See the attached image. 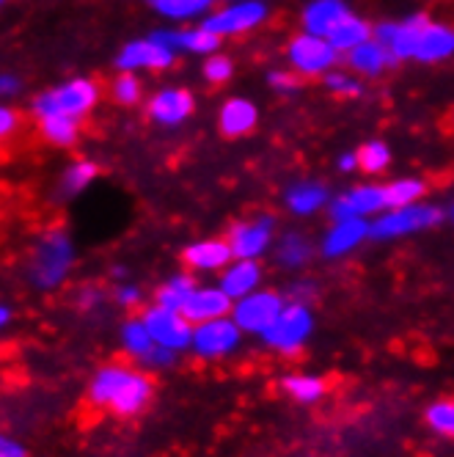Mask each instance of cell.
Wrapping results in <instances>:
<instances>
[{
  "label": "cell",
  "instance_id": "obj_1",
  "mask_svg": "<svg viewBox=\"0 0 454 457\" xmlns=\"http://www.w3.org/2000/svg\"><path fill=\"white\" fill-rule=\"evenodd\" d=\"M152 378L127 364H108L96 370L88 383V403L94 408L111 411L113 416H136L152 403Z\"/></svg>",
  "mask_w": 454,
  "mask_h": 457
},
{
  "label": "cell",
  "instance_id": "obj_2",
  "mask_svg": "<svg viewBox=\"0 0 454 457\" xmlns=\"http://www.w3.org/2000/svg\"><path fill=\"white\" fill-rule=\"evenodd\" d=\"M75 268V243L63 226H50L28 251L25 276L42 292L58 289Z\"/></svg>",
  "mask_w": 454,
  "mask_h": 457
},
{
  "label": "cell",
  "instance_id": "obj_3",
  "mask_svg": "<svg viewBox=\"0 0 454 457\" xmlns=\"http://www.w3.org/2000/svg\"><path fill=\"white\" fill-rule=\"evenodd\" d=\"M103 100V86L96 78H86V75H75L61 80L45 91H39L34 100H30V113L34 119L42 116H67L75 121L88 119L96 105Z\"/></svg>",
  "mask_w": 454,
  "mask_h": 457
},
{
  "label": "cell",
  "instance_id": "obj_4",
  "mask_svg": "<svg viewBox=\"0 0 454 457\" xmlns=\"http://www.w3.org/2000/svg\"><path fill=\"white\" fill-rule=\"evenodd\" d=\"M314 334V314L309 303H295V301H286L284 312L278 314V320L270 325V331L262 337V342L276 350L278 355H298L309 337Z\"/></svg>",
  "mask_w": 454,
  "mask_h": 457
},
{
  "label": "cell",
  "instance_id": "obj_5",
  "mask_svg": "<svg viewBox=\"0 0 454 457\" xmlns=\"http://www.w3.org/2000/svg\"><path fill=\"white\" fill-rule=\"evenodd\" d=\"M286 58H289V67L295 75L319 78V75L334 72L339 50L326 37L306 34V30H303V34L292 37V42L286 47Z\"/></svg>",
  "mask_w": 454,
  "mask_h": 457
},
{
  "label": "cell",
  "instance_id": "obj_6",
  "mask_svg": "<svg viewBox=\"0 0 454 457\" xmlns=\"http://www.w3.org/2000/svg\"><path fill=\"white\" fill-rule=\"evenodd\" d=\"M240 342H243V328L235 322V317H220V320L193 325L190 350L202 361H223V358L237 353Z\"/></svg>",
  "mask_w": 454,
  "mask_h": 457
},
{
  "label": "cell",
  "instance_id": "obj_7",
  "mask_svg": "<svg viewBox=\"0 0 454 457\" xmlns=\"http://www.w3.org/2000/svg\"><path fill=\"white\" fill-rule=\"evenodd\" d=\"M443 212L438 207L430 204H410V207H400V210H385L372 220V235L375 240H394V237H405V235H416L425 232V228L441 223Z\"/></svg>",
  "mask_w": 454,
  "mask_h": 457
},
{
  "label": "cell",
  "instance_id": "obj_8",
  "mask_svg": "<svg viewBox=\"0 0 454 457\" xmlns=\"http://www.w3.org/2000/svg\"><path fill=\"white\" fill-rule=\"evenodd\" d=\"M286 298L276 289H256L251 295L235 301L232 317L243 328V334H256L265 337L270 331V325L278 320V314L284 312Z\"/></svg>",
  "mask_w": 454,
  "mask_h": 457
},
{
  "label": "cell",
  "instance_id": "obj_9",
  "mask_svg": "<svg viewBox=\"0 0 454 457\" xmlns=\"http://www.w3.org/2000/svg\"><path fill=\"white\" fill-rule=\"evenodd\" d=\"M268 20V4L265 0H237V4H229L218 12H210L204 17V28L212 30L215 37H240L248 34V30L259 28Z\"/></svg>",
  "mask_w": 454,
  "mask_h": 457
},
{
  "label": "cell",
  "instance_id": "obj_10",
  "mask_svg": "<svg viewBox=\"0 0 454 457\" xmlns=\"http://www.w3.org/2000/svg\"><path fill=\"white\" fill-rule=\"evenodd\" d=\"M177 53L160 42L154 34L146 39H133L127 42L119 53H116V70L119 72H163L174 63Z\"/></svg>",
  "mask_w": 454,
  "mask_h": 457
},
{
  "label": "cell",
  "instance_id": "obj_11",
  "mask_svg": "<svg viewBox=\"0 0 454 457\" xmlns=\"http://www.w3.org/2000/svg\"><path fill=\"white\" fill-rule=\"evenodd\" d=\"M144 325L149 328L152 339L166 347L171 353H182V350H190V342H193V322L182 314V312H174V309H163V306H149L144 312Z\"/></svg>",
  "mask_w": 454,
  "mask_h": 457
},
{
  "label": "cell",
  "instance_id": "obj_12",
  "mask_svg": "<svg viewBox=\"0 0 454 457\" xmlns=\"http://www.w3.org/2000/svg\"><path fill=\"white\" fill-rule=\"evenodd\" d=\"M121 347H124V353L129 358H133V361H138L144 367H157L160 370V367H171L177 361V353L160 347L152 339V334H149V328L144 325L141 317L138 320L133 317V320H127L121 325Z\"/></svg>",
  "mask_w": 454,
  "mask_h": 457
},
{
  "label": "cell",
  "instance_id": "obj_13",
  "mask_svg": "<svg viewBox=\"0 0 454 457\" xmlns=\"http://www.w3.org/2000/svg\"><path fill=\"white\" fill-rule=\"evenodd\" d=\"M196 111V96L182 86H166L146 100V116L160 127H179Z\"/></svg>",
  "mask_w": 454,
  "mask_h": 457
},
{
  "label": "cell",
  "instance_id": "obj_14",
  "mask_svg": "<svg viewBox=\"0 0 454 457\" xmlns=\"http://www.w3.org/2000/svg\"><path fill=\"white\" fill-rule=\"evenodd\" d=\"M273 235H276V223L270 215H259V218H248L240 220L229 228V245L235 259H259L270 245H273Z\"/></svg>",
  "mask_w": 454,
  "mask_h": 457
},
{
  "label": "cell",
  "instance_id": "obj_15",
  "mask_svg": "<svg viewBox=\"0 0 454 457\" xmlns=\"http://www.w3.org/2000/svg\"><path fill=\"white\" fill-rule=\"evenodd\" d=\"M331 218L347 220V218H369L385 212V193L383 185H355L344 190L339 199L331 202Z\"/></svg>",
  "mask_w": 454,
  "mask_h": 457
},
{
  "label": "cell",
  "instance_id": "obj_16",
  "mask_svg": "<svg viewBox=\"0 0 454 457\" xmlns=\"http://www.w3.org/2000/svg\"><path fill=\"white\" fill-rule=\"evenodd\" d=\"M232 259L235 253H232L229 240H220V237L190 243L182 251V262L190 273H220L226 265H232Z\"/></svg>",
  "mask_w": 454,
  "mask_h": 457
},
{
  "label": "cell",
  "instance_id": "obj_17",
  "mask_svg": "<svg viewBox=\"0 0 454 457\" xmlns=\"http://www.w3.org/2000/svg\"><path fill=\"white\" fill-rule=\"evenodd\" d=\"M235 309V301L226 295L220 287H196L193 295L187 298L182 314L193 322V325H202L210 320H220V317H229Z\"/></svg>",
  "mask_w": 454,
  "mask_h": 457
},
{
  "label": "cell",
  "instance_id": "obj_18",
  "mask_svg": "<svg viewBox=\"0 0 454 457\" xmlns=\"http://www.w3.org/2000/svg\"><path fill=\"white\" fill-rule=\"evenodd\" d=\"M218 287L232 301H240L251 292L262 289V265H259V259H232V265L220 270Z\"/></svg>",
  "mask_w": 454,
  "mask_h": 457
},
{
  "label": "cell",
  "instance_id": "obj_19",
  "mask_svg": "<svg viewBox=\"0 0 454 457\" xmlns=\"http://www.w3.org/2000/svg\"><path fill=\"white\" fill-rule=\"evenodd\" d=\"M454 53V30L449 25L433 22L430 17H425L418 28V37H416V50L413 58L416 61H425V63H438L446 61Z\"/></svg>",
  "mask_w": 454,
  "mask_h": 457
},
{
  "label": "cell",
  "instance_id": "obj_20",
  "mask_svg": "<svg viewBox=\"0 0 454 457\" xmlns=\"http://www.w3.org/2000/svg\"><path fill=\"white\" fill-rule=\"evenodd\" d=\"M369 235H372V223H367V218L334 220L326 240H322V253L328 259H339V256L359 248Z\"/></svg>",
  "mask_w": 454,
  "mask_h": 457
},
{
  "label": "cell",
  "instance_id": "obj_21",
  "mask_svg": "<svg viewBox=\"0 0 454 457\" xmlns=\"http://www.w3.org/2000/svg\"><path fill=\"white\" fill-rule=\"evenodd\" d=\"M163 45H169L174 53H193V55H212L220 47V37L204 25L199 28H174V30H157L154 34Z\"/></svg>",
  "mask_w": 454,
  "mask_h": 457
},
{
  "label": "cell",
  "instance_id": "obj_22",
  "mask_svg": "<svg viewBox=\"0 0 454 457\" xmlns=\"http://www.w3.org/2000/svg\"><path fill=\"white\" fill-rule=\"evenodd\" d=\"M425 22V17L416 14L410 20H402V22H385L377 28V42L392 53L397 61H405V58H413V50H416V37H418V28Z\"/></svg>",
  "mask_w": 454,
  "mask_h": 457
},
{
  "label": "cell",
  "instance_id": "obj_23",
  "mask_svg": "<svg viewBox=\"0 0 454 457\" xmlns=\"http://www.w3.org/2000/svg\"><path fill=\"white\" fill-rule=\"evenodd\" d=\"M96 177H100V166L88 157H78V160L67 162L55 182V199L58 202L78 199L80 193H86L96 182Z\"/></svg>",
  "mask_w": 454,
  "mask_h": 457
},
{
  "label": "cell",
  "instance_id": "obj_24",
  "mask_svg": "<svg viewBox=\"0 0 454 457\" xmlns=\"http://www.w3.org/2000/svg\"><path fill=\"white\" fill-rule=\"evenodd\" d=\"M259 121V111L251 100L235 96V100H226L218 111V127L226 138H243Z\"/></svg>",
  "mask_w": 454,
  "mask_h": 457
},
{
  "label": "cell",
  "instance_id": "obj_25",
  "mask_svg": "<svg viewBox=\"0 0 454 457\" xmlns=\"http://www.w3.org/2000/svg\"><path fill=\"white\" fill-rule=\"evenodd\" d=\"M350 9L344 0H311L303 9V30L317 37H328L342 17H347Z\"/></svg>",
  "mask_w": 454,
  "mask_h": 457
},
{
  "label": "cell",
  "instance_id": "obj_26",
  "mask_svg": "<svg viewBox=\"0 0 454 457\" xmlns=\"http://www.w3.org/2000/svg\"><path fill=\"white\" fill-rule=\"evenodd\" d=\"M397 58L388 53L377 39H369L364 45H359L355 50L347 53V63H350V70L352 72H359V75H367V78H377L383 75L388 67H392Z\"/></svg>",
  "mask_w": 454,
  "mask_h": 457
},
{
  "label": "cell",
  "instance_id": "obj_27",
  "mask_svg": "<svg viewBox=\"0 0 454 457\" xmlns=\"http://www.w3.org/2000/svg\"><path fill=\"white\" fill-rule=\"evenodd\" d=\"M281 391L298 405H317L328 395V383L326 378L311 375V372H289L281 378Z\"/></svg>",
  "mask_w": 454,
  "mask_h": 457
},
{
  "label": "cell",
  "instance_id": "obj_28",
  "mask_svg": "<svg viewBox=\"0 0 454 457\" xmlns=\"http://www.w3.org/2000/svg\"><path fill=\"white\" fill-rule=\"evenodd\" d=\"M80 124L67 116H42L37 119V133L45 144L55 149H72L80 141Z\"/></svg>",
  "mask_w": 454,
  "mask_h": 457
},
{
  "label": "cell",
  "instance_id": "obj_29",
  "mask_svg": "<svg viewBox=\"0 0 454 457\" xmlns=\"http://www.w3.org/2000/svg\"><path fill=\"white\" fill-rule=\"evenodd\" d=\"M326 39H328L339 53H350V50H355L359 45H364V42L372 39V28H369L367 20L355 17V14H347V17H342V20L336 22V28L331 30V34H328Z\"/></svg>",
  "mask_w": 454,
  "mask_h": 457
},
{
  "label": "cell",
  "instance_id": "obj_30",
  "mask_svg": "<svg viewBox=\"0 0 454 457\" xmlns=\"http://www.w3.org/2000/svg\"><path fill=\"white\" fill-rule=\"evenodd\" d=\"M328 204V190L319 182H298L286 193V207L295 215H314Z\"/></svg>",
  "mask_w": 454,
  "mask_h": 457
},
{
  "label": "cell",
  "instance_id": "obj_31",
  "mask_svg": "<svg viewBox=\"0 0 454 457\" xmlns=\"http://www.w3.org/2000/svg\"><path fill=\"white\" fill-rule=\"evenodd\" d=\"M196 278L193 273H177L171 278H166L163 284L157 287L154 292V303L163 306V309H174V312H182L187 298L193 295V289H196Z\"/></svg>",
  "mask_w": 454,
  "mask_h": 457
},
{
  "label": "cell",
  "instance_id": "obj_32",
  "mask_svg": "<svg viewBox=\"0 0 454 457\" xmlns=\"http://www.w3.org/2000/svg\"><path fill=\"white\" fill-rule=\"evenodd\" d=\"M383 193H385V210H400V207H410L425 199L427 185L416 177H408V179H394L383 185Z\"/></svg>",
  "mask_w": 454,
  "mask_h": 457
},
{
  "label": "cell",
  "instance_id": "obj_33",
  "mask_svg": "<svg viewBox=\"0 0 454 457\" xmlns=\"http://www.w3.org/2000/svg\"><path fill=\"white\" fill-rule=\"evenodd\" d=\"M146 4L160 17L182 22V20H196V17L207 14L215 0H146Z\"/></svg>",
  "mask_w": 454,
  "mask_h": 457
},
{
  "label": "cell",
  "instance_id": "obj_34",
  "mask_svg": "<svg viewBox=\"0 0 454 457\" xmlns=\"http://www.w3.org/2000/svg\"><path fill=\"white\" fill-rule=\"evenodd\" d=\"M311 259V243L298 235V232H289L278 240V262L289 270H301L303 265H309Z\"/></svg>",
  "mask_w": 454,
  "mask_h": 457
},
{
  "label": "cell",
  "instance_id": "obj_35",
  "mask_svg": "<svg viewBox=\"0 0 454 457\" xmlns=\"http://www.w3.org/2000/svg\"><path fill=\"white\" fill-rule=\"evenodd\" d=\"M111 100L121 108H133L144 100V83L136 72H119L108 86Z\"/></svg>",
  "mask_w": 454,
  "mask_h": 457
},
{
  "label": "cell",
  "instance_id": "obj_36",
  "mask_svg": "<svg viewBox=\"0 0 454 457\" xmlns=\"http://www.w3.org/2000/svg\"><path fill=\"white\" fill-rule=\"evenodd\" d=\"M425 421L438 438L454 441V397H441L430 403L425 411Z\"/></svg>",
  "mask_w": 454,
  "mask_h": 457
},
{
  "label": "cell",
  "instance_id": "obj_37",
  "mask_svg": "<svg viewBox=\"0 0 454 457\" xmlns=\"http://www.w3.org/2000/svg\"><path fill=\"white\" fill-rule=\"evenodd\" d=\"M355 154H359V169L367 174H380L388 169V162H392V152H388L383 141H369Z\"/></svg>",
  "mask_w": 454,
  "mask_h": 457
},
{
  "label": "cell",
  "instance_id": "obj_38",
  "mask_svg": "<svg viewBox=\"0 0 454 457\" xmlns=\"http://www.w3.org/2000/svg\"><path fill=\"white\" fill-rule=\"evenodd\" d=\"M232 75H235V63H232V58H226V55H220V53L207 55V61H204V78H207L212 86L226 83Z\"/></svg>",
  "mask_w": 454,
  "mask_h": 457
},
{
  "label": "cell",
  "instance_id": "obj_39",
  "mask_svg": "<svg viewBox=\"0 0 454 457\" xmlns=\"http://www.w3.org/2000/svg\"><path fill=\"white\" fill-rule=\"evenodd\" d=\"M326 86L334 94H342V96H359L361 94V83L355 80L350 72H328L326 75Z\"/></svg>",
  "mask_w": 454,
  "mask_h": 457
},
{
  "label": "cell",
  "instance_id": "obj_40",
  "mask_svg": "<svg viewBox=\"0 0 454 457\" xmlns=\"http://www.w3.org/2000/svg\"><path fill=\"white\" fill-rule=\"evenodd\" d=\"M20 124H22V116L17 108H12L9 103H0V144L14 138L20 133Z\"/></svg>",
  "mask_w": 454,
  "mask_h": 457
},
{
  "label": "cell",
  "instance_id": "obj_41",
  "mask_svg": "<svg viewBox=\"0 0 454 457\" xmlns=\"http://www.w3.org/2000/svg\"><path fill=\"white\" fill-rule=\"evenodd\" d=\"M113 301L124 309H136L141 301H144V292L136 287V284H119L113 289Z\"/></svg>",
  "mask_w": 454,
  "mask_h": 457
},
{
  "label": "cell",
  "instance_id": "obj_42",
  "mask_svg": "<svg viewBox=\"0 0 454 457\" xmlns=\"http://www.w3.org/2000/svg\"><path fill=\"white\" fill-rule=\"evenodd\" d=\"M22 91V78L12 70H0V103L12 100Z\"/></svg>",
  "mask_w": 454,
  "mask_h": 457
},
{
  "label": "cell",
  "instance_id": "obj_43",
  "mask_svg": "<svg viewBox=\"0 0 454 457\" xmlns=\"http://www.w3.org/2000/svg\"><path fill=\"white\" fill-rule=\"evenodd\" d=\"M298 78L301 75H295V72H286V70H278V72H270V86L276 88V91H295L298 88Z\"/></svg>",
  "mask_w": 454,
  "mask_h": 457
},
{
  "label": "cell",
  "instance_id": "obj_44",
  "mask_svg": "<svg viewBox=\"0 0 454 457\" xmlns=\"http://www.w3.org/2000/svg\"><path fill=\"white\" fill-rule=\"evenodd\" d=\"M78 298H80V306L83 309H94V306H100L105 301V292L100 287H83Z\"/></svg>",
  "mask_w": 454,
  "mask_h": 457
},
{
  "label": "cell",
  "instance_id": "obj_45",
  "mask_svg": "<svg viewBox=\"0 0 454 457\" xmlns=\"http://www.w3.org/2000/svg\"><path fill=\"white\" fill-rule=\"evenodd\" d=\"M0 457H28V454H25V449L17 441L0 436Z\"/></svg>",
  "mask_w": 454,
  "mask_h": 457
},
{
  "label": "cell",
  "instance_id": "obj_46",
  "mask_svg": "<svg viewBox=\"0 0 454 457\" xmlns=\"http://www.w3.org/2000/svg\"><path fill=\"white\" fill-rule=\"evenodd\" d=\"M339 169H342V171H355V169H359V154H355V152H347V154H342V160H339Z\"/></svg>",
  "mask_w": 454,
  "mask_h": 457
},
{
  "label": "cell",
  "instance_id": "obj_47",
  "mask_svg": "<svg viewBox=\"0 0 454 457\" xmlns=\"http://www.w3.org/2000/svg\"><path fill=\"white\" fill-rule=\"evenodd\" d=\"M9 322H12V309L0 303V328H6Z\"/></svg>",
  "mask_w": 454,
  "mask_h": 457
},
{
  "label": "cell",
  "instance_id": "obj_48",
  "mask_svg": "<svg viewBox=\"0 0 454 457\" xmlns=\"http://www.w3.org/2000/svg\"><path fill=\"white\" fill-rule=\"evenodd\" d=\"M6 4H9V0H0V9H4V6H6Z\"/></svg>",
  "mask_w": 454,
  "mask_h": 457
},
{
  "label": "cell",
  "instance_id": "obj_49",
  "mask_svg": "<svg viewBox=\"0 0 454 457\" xmlns=\"http://www.w3.org/2000/svg\"><path fill=\"white\" fill-rule=\"evenodd\" d=\"M449 215H451V220H454V204H451V210H449Z\"/></svg>",
  "mask_w": 454,
  "mask_h": 457
},
{
  "label": "cell",
  "instance_id": "obj_50",
  "mask_svg": "<svg viewBox=\"0 0 454 457\" xmlns=\"http://www.w3.org/2000/svg\"><path fill=\"white\" fill-rule=\"evenodd\" d=\"M451 124H454V116H451Z\"/></svg>",
  "mask_w": 454,
  "mask_h": 457
},
{
  "label": "cell",
  "instance_id": "obj_51",
  "mask_svg": "<svg viewBox=\"0 0 454 457\" xmlns=\"http://www.w3.org/2000/svg\"><path fill=\"white\" fill-rule=\"evenodd\" d=\"M232 4H235V0H232Z\"/></svg>",
  "mask_w": 454,
  "mask_h": 457
}]
</instances>
